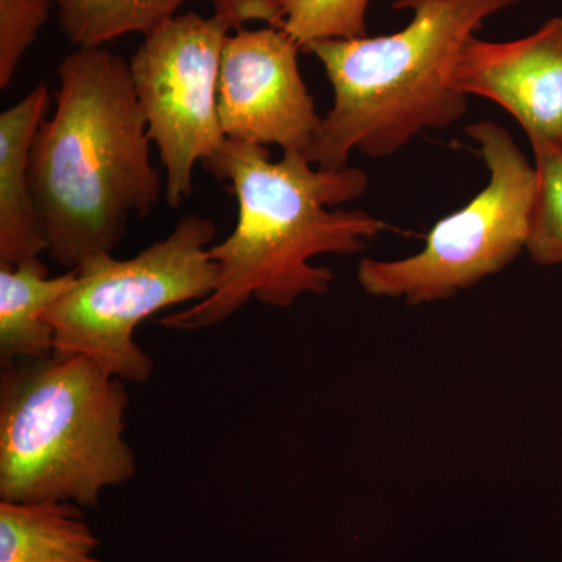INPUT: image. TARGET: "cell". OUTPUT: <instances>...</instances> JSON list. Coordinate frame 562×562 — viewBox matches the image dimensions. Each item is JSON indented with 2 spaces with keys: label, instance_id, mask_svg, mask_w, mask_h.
<instances>
[{
  "label": "cell",
  "instance_id": "obj_1",
  "mask_svg": "<svg viewBox=\"0 0 562 562\" xmlns=\"http://www.w3.org/2000/svg\"><path fill=\"white\" fill-rule=\"evenodd\" d=\"M238 202L235 231L210 247L217 266L213 294L191 308L166 314L162 327L201 330L228 319L250 299L288 308L302 295H324L335 273L313 266L317 255H353L387 225L366 211H328L361 198L368 173L358 168H314L305 154L283 151L271 160L265 146L225 140L202 162Z\"/></svg>",
  "mask_w": 562,
  "mask_h": 562
},
{
  "label": "cell",
  "instance_id": "obj_2",
  "mask_svg": "<svg viewBox=\"0 0 562 562\" xmlns=\"http://www.w3.org/2000/svg\"><path fill=\"white\" fill-rule=\"evenodd\" d=\"M57 109L31 154V184L52 261L66 269L113 254L133 216L160 202L162 181L128 61L76 49L57 69Z\"/></svg>",
  "mask_w": 562,
  "mask_h": 562
},
{
  "label": "cell",
  "instance_id": "obj_3",
  "mask_svg": "<svg viewBox=\"0 0 562 562\" xmlns=\"http://www.w3.org/2000/svg\"><path fill=\"white\" fill-rule=\"evenodd\" d=\"M519 2L394 0L392 9L413 13L403 31L306 47L330 80L333 106L305 157L316 168L339 171L353 150L390 157L419 133L461 120L468 95L452 87L454 63L487 18Z\"/></svg>",
  "mask_w": 562,
  "mask_h": 562
},
{
  "label": "cell",
  "instance_id": "obj_4",
  "mask_svg": "<svg viewBox=\"0 0 562 562\" xmlns=\"http://www.w3.org/2000/svg\"><path fill=\"white\" fill-rule=\"evenodd\" d=\"M88 357L21 361L0 379V501L94 508L103 487L132 480L128 394Z\"/></svg>",
  "mask_w": 562,
  "mask_h": 562
},
{
  "label": "cell",
  "instance_id": "obj_5",
  "mask_svg": "<svg viewBox=\"0 0 562 562\" xmlns=\"http://www.w3.org/2000/svg\"><path fill=\"white\" fill-rule=\"evenodd\" d=\"M214 236L213 221L187 214L136 257L103 254L81 262L74 286L43 314L54 328V357H88L111 376L147 382L154 362L133 339L136 327L162 310L213 294L217 266L206 246Z\"/></svg>",
  "mask_w": 562,
  "mask_h": 562
},
{
  "label": "cell",
  "instance_id": "obj_6",
  "mask_svg": "<svg viewBox=\"0 0 562 562\" xmlns=\"http://www.w3.org/2000/svg\"><path fill=\"white\" fill-rule=\"evenodd\" d=\"M479 143L490 183L464 209L439 221L413 257L364 260L357 277L373 297L409 305L449 301L512 265L527 247L538 176L508 131L491 121L465 128Z\"/></svg>",
  "mask_w": 562,
  "mask_h": 562
},
{
  "label": "cell",
  "instance_id": "obj_7",
  "mask_svg": "<svg viewBox=\"0 0 562 562\" xmlns=\"http://www.w3.org/2000/svg\"><path fill=\"white\" fill-rule=\"evenodd\" d=\"M235 31L220 13L177 14L144 36L131 74L151 143L166 171L165 198L177 210L190 198L198 162L213 158L225 138L217 88L225 41Z\"/></svg>",
  "mask_w": 562,
  "mask_h": 562
},
{
  "label": "cell",
  "instance_id": "obj_8",
  "mask_svg": "<svg viewBox=\"0 0 562 562\" xmlns=\"http://www.w3.org/2000/svg\"><path fill=\"white\" fill-rule=\"evenodd\" d=\"M299 44L280 29L236 31L222 52L217 110L228 140L306 154L322 117L299 69Z\"/></svg>",
  "mask_w": 562,
  "mask_h": 562
},
{
  "label": "cell",
  "instance_id": "obj_9",
  "mask_svg": "<svg viewBox=\"0 0 562 562\" xmlns=\"http://www.w3.org/2000/svg\"><path fill=\"white\" fill-rule=\"evenodd\" d=\"M452 87L501 105L532 146L562 150V18L520 40L472 36L460 52Z\"/></svg>",
  "mask_w": 562,
  "mask_h": 562
},
{
  "label": "cell",
  "instance_id": "obj_10",
  "mask_svg": "<svg viewBox=\"0 0 562 562\" xmlns=\"http://www.w3.org/2000/svg\"><path fill=\"white\" fill-rule=\"evenodd\" d=\"M49 105V85L41 81L0 114V266L5 268L47 250L32 194L31 154Z\"/></svg>",
  "mask_w": 562,
  "mask_h": 562
},
{
  "label": "cell",
  "instance_id": "obj_11",
  "mask_svg": "<svg viewBox=\"0 0 562 562\" xmlns=\"http://www.w3.org/2000/svg\"><path fill=\"white\" fill-rule=\"evenodd\" d=\"M77 269L47 277V268L32 258L16 268L0 266V361L3 368L54 355V328L43 321L47 308L77 281Z\"/></svg>",
  "mask_w": 562,
  "mask_h": 562
},
{
  "label": "cell",
  "instance_id": "obj_12",
  "mask_svg": "<svg viewBox=\"0 0 562 562\" xmlns=\"http://www.w3.org/2000/svg\"><path fill=\"white\" fill-rule=\"evenodd\" d=\"M99 541L69 502H0V562H101Z\"/></svg>",
  "mask_w": 562,
  "mask_h": 562
},
{
  "label": "cell",
  "instance_id": "obj_13",
  "mask_svg": "<svg viewBox=\"0 0 562 562\" xmlns=\"http://www.w3.org/2000/svg\"><path fill=\"white\" fill-rule=\"evenodd\" d=\"M187 0H54L66 38L77 49H95L140 33L147 36L177 16Z\"/></svg>",
  "mask_w": 562,
  "mask_h": 562
},
{
  "label": "cell",
  "instance_id": "obj_14",
  "mask_svg": "<svg viewBox=\"0 0 562 562\" xmlns=\"http://www.w3.org/2000/svg\"><path fill=\"white\" fill-rule=\"evenodd\" d=\"M369 2L371 0H281V31L302 50L319 41L364 38Z\"/></svg>",
  "mask_w": 562,
  "mask_h": 562
},
{
  "label": "cell",
  "instance_id": "obj_15",
  "mask_svg": "<svg viewBox=\"0 0 562 562\" xmlns=\"http://www.w3.org/2000/svg\"><path fill=\"white\" fill-rule=\"evenodd\" d=\"M538 176L525 250L542 266L562 265V150L532 146Z\"/></svg>",
  "mask_w": 562,
  "mask_h": 562
},
{
  "label": "cell",
  "instance_id": "obj_16",
  "mask_svg": "<svg viewBox=\"0 0 562 562\" xmlns=\"http://www.w3.org/2000/svg\"><path fill=\"white\" fill-rule=\"evenodd\" d=\"M54 0H0V88H9L38 38Z\"/></svg>",
  "mask_w": 562,
  "mask_h": 562
},
{
  "label": "cell",
  "instance_id": "obj_17",
  "mask_svg": "<svg viewBox=\"0 0 562 562\" xmlns=\"http://www.w3.org/2000/svg\"><path fill=\"white\" fill-rule=\"evenodd\" d=\"M214 13L225 18L233 29L241 31L246 22L260 21L269 27L280 29L283 24L281 0H213Z\"/></svg>",
  "mask_w": 562,
  "mask_h": 562
}]
</instances>
